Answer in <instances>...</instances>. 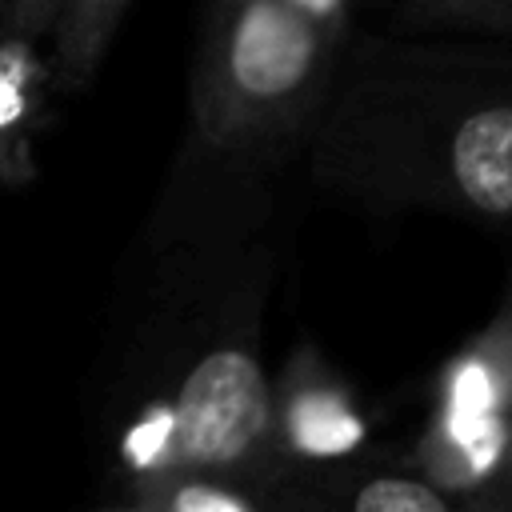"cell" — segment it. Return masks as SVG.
<instances>
[{
  "instance_id": "obj_5",
  "label": "cell",
  "mask_w": 512,
  "mask_h": 512,
  "mask_svg": "<svg viewBox=\"0 0 512 512\" xmlns=\"http://www.w3.org/2000/svg\"><path fill=\"white\" fill-rule=\"evenodd\" d=\"M56 92L44 40L0 32V184L32 176V140L48 120Z\"/></svg>"
},
{
  "instance_id": "obj_1",
  "label": "cell",
  "mask_w": 512,
  "mask_h": 512,
  "mask_svg": "<svg viewBox=\"0 0 512 512\" xmlns=\"http://www.w3.org/2000/svg\"><path fill=\"white\" fill-rule=\"evenodd\" d=\"M308 172L368 212L512 232V44L436 32L344 44Z\"/></svg>"
},
{
  "instance_id": "obj_8",
  "label": "cell",
  "mask_w": 512,
  "mask_h": 512,
  "mask_svg": "<svg viewBox=\"0 0 512 512\" xmlns=\"http://www.w3.org/2000/svg\"><path fill=\"white\" fill-rule=\"evenodd\" d=\"M400 32L480 36L512 44V0H400Z\"/></svg>"
},
{
  "instance_id": "obj_10",
  "label": "cell",
  "mask_w": 512,
  "mask_h": 512,
  "mask_svg": "<svg viewBox=\"0 0 512 512\" xmlns=\"http://www.w3.org/2000/svg\"><path fill=\"white\" fill-rule=\"evenodd\" d=\"M64 0H4L0 4V32H20L44 40L60 16Z\"/></svg>"
},
{
  "instance_id": "obj_2",
  "label": "cell",
  "mask_w": 512,
  "mask_h": 512,
  "mask_svg": "<svg viewBox=\"0 0 512 512\" xmlns=\"http://www.w3.org/2000/svg\"><path fill=\"white\" fill-rule=\"evenodd\" d=\"M340 48L284 0H204L188 80V156L256 180L308 148Z\"/></svg>"
},
{
  "instance_id": "obj_12",
  "label": "cell",
  "mask_w": 512,
  "mask_h": 512,
  "mask_svg": "<svg viewBox=\"0 0 512 512\" xmlns=\"http://www.w3.org/2000/svg\"><path fill=\"white\" fill-rule=\"evenodd\" d=\"M0 4H4V0H0Z\"/></svg>"
},
{
  "instance_id": "obj_11",
  "label": "cell",
  "mask_w": 512,
  "mask_h": 512,
  "mask_svg": "<svg viewBox=\"0 0 512 512\" xmlns=\"http://www.w3.org/2000/svg\"><path fill=\"white\" fill-rule=\"evenodd\" d=\"M284 4L332 44H348V0H284Z\"/></svg>"
},
{
  "instance_id": "obj_6",
  "label": "cell",
  "mask_w": 512,
  "mask_h": 512,
  "mask_svg": "<svg viewBox=\"0 0 512 512\" xmlns=\"http://www.w3.org/2000/svg\"><path fill=\"white\" fill-rule=\"evenodd\" d=\"M128 4L132 0H64L60 4V16L44 36L56 92H84L96 80L120 32V20L128 16Z\"/></svg>"
},
{
  "instance_id": "obj_3",
  "label": "cell",
  "mask_w": 512,
  "mask_h": 512,
  "mask_svg": "<svg viewBox=\"0 0 512 512\" xmlns=\"http://www.w3.org/2000/svg\"><path fill=\"white\" fill-rule=\"evenodd\" d=\"M268 260L200 308L176 332V376L160 400L152 444L140 448V472L188 468L232 476L256 488L288 468L280 436V400L260 360V312L268 296ZM136 472V476H140Z\"/></svg>"
},
{
  "instance_id": "obj_9",
  "label": "cell",
  "mask_w": 512,
  "mask_h": 512,
  "mask_svg": "<svg viewBox=\"0 0 512 512\" xmlns=\"http://www.w3.org/2000/svg\"><path fill=\"white\" fill-rule=\"evenodd\" d=\"M456 504H460V512H512V428H508L496 468L472 492H464Z\"/></svg>"
},
{
  "instance_id": "obj_4",
  "label": "cell",
  "mask_w": 512,
  "mask_h": 512,
  "mask_svg": "<svg viewBox=\"0 0 512 512\" xmlns=\"http://www.w3.org/2000/svg\"><path fill=\"white\" fill-rule=\"evenodd\" d=\"M272 512H460L432 476L368 464L284 468L268 488Z\"/></svg>"
},
{
  "instance_id": "obj_7",
  "label": "cell",
  "mask_w": 512,
  "mask_h": 512,
  "mask_svg": "<svg viewBox=\"0 0 512 512\" xmlns=\"http://www.w3.org/2000/svg\"><path fill=\"white\" fill-rule=\"evenodd\" d=\"M132 512H272L268 492L232 476L188 472V468H156L136 476V508Z\"/></svg>"
}]
</instances>
